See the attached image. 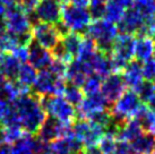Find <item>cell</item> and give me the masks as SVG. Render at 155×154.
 Here are the masks:
<instances>
[{"label": "cell", "instance_id": "obj_2", "mask_svg": "<svg viewBox=\"0 0 155 154\" xmlns=\"http://www.w3.org/2000/svg\"><path fill=\"white\" fill-rule=\"evenodd\" d=\"M6 31L17 36L21 44L30 45L33 41L32 38V21L30 16L24 13L16 5L10 6L4 16Z\"/></svg>", "mask_w": 155, "mask_h": 154}, {"label": "cell", "instance_id": "obj_13", "mask_svg": "<svg viewBox=\"0 0 155 154\" xmlns=\"http://www.w3.org/2000/svg\"><path fill=\"white\" fill-rule=\"evenodd\" d=\"M108 105L109 103L107 102V100L104 99L103 95L101 94V92L97 94L88 95V96L83 99L82 102L77 105V110H76L77 118L88 120L95 113L107 110Z\"/></svg>", "mask_w": 155, "mask_h": 154}, {"label": "cell", "instance_id": "obj_46", "mask_svg": "<svg viewBox=\"0 0 155 154\" xmlns=\"http://www.w3.org/2000/svg\"><path fill=\"white\" fill-rule=\"evenodd\" d=\"M6 12H7V7H6V5L0 0V18L4 17Z\"/></svg>", "mask_w": 155, "mask_h": 154}, {"label": "cell", "instance_id": "obj_35", "mask_svg": "<svg viewBox=\"0 0 155 154\" xmlns=\"http://www.w3.org/2000/svg\"><path fill=\"white\" fill-rule=\"evenodd\" d=\"M136 93L138 94L142 103L146 104L148 100L155 94V83L152 82H143V84L137 89Z\"/></svg>", "mask_w": 155, "mask_h": 154}, {"label": "cell", "instance_id": "obj_20", "mask_svg": "<svg viewBox=\"0 0 155 154\" xmlns=\"http://www.w3.org/2000/svg\"><path fill=\"white\" fill-rule=\"evenodd\" d=\"M143 134H144V128L140 121L135 118H131L120 126L119 132L117 134V138L119 142H126L130 144L139 136H142Z\"/></svg>", "mask_w": 155, "mask_h": 154}, {"label": "cell", "instance_id": "obj_47", "mask_svg": "<svg viewBox=\"0 0 155 154\" xmlns=\"http://www.w3.org/2000/svg\"><path fill=\"white\" fill-rule=\"evenodd\" d=\"M110 0H90V6L91 5H107Z\"/></svg>", "mask_w": 155, "mask_h": 154}, {"label": "cell", "instance_id": "obj_50", "mask_svg": "<svg viewBox=\"0 0 155 154\" xmlns=\"http://www.w3.org/2000/svg\"><path fill=\"white\" fill-rule=\"evenodd\" d=\"M0 154H10V151L7 146H0Z\"/></svg>", "mask_w": 155, "mask_h": 154}, {"label": "cell", "instance_id": "obj_53", "mask_svg": "<svg viewBox=\"0 0 155 154\" xmlns=\"http://www.w3.org/2000/svg\"><path fill=\"white\" fill-rule=\"evenodd\" d=\"M40 154H53L51 152V151L49 150V149H48V150H45V151H43V152H42V153H40Z\"/></svg>", "mask_w": 155, "mask_h": 154}, {"label": "cell", "instance_id": "obj_5", "mask_svg": "<svg viewBox=\"0 0 155 154\" xmlns=\"http://www.w3.org/2000/svg\"><path fill=\"white\" fill-rule=\"evenodd\" d=\"M44 110L51 118L66 125H73L77 120V112L73 104L62 96H41Z\"/></svg>", "mask_w": 155, "mask_h": 154}, {"label": "cell", "instance_id": "obj_36", "mask_svg": "<svg viewBox=\"0 0 155 154\" xmlns=\"http://www.w3.org/2000/svg\"><path fill=\"white\" fill-rule=\"evenodd\" d=\"M142 73H143V78L145 81L155 83V57L143 62Z\"/></svg>", "mask_w": 155, "mask_h": 154}, {"label": "cell", "instance_id": "obj_16", "mask_svg": "<svg viewBox=\"0 0 155 154\" xmlns=\"http://www.w3.org/2000/svg\"><path fill=\"white\" fill-rule=\"evenodd\" d=\"M84 146L74 134L59 137L49 144V150L53 154H82Z\"/></svg>", "mask_w": 155, "mask_h": 154}, {"label": "cell", "instance_id": "obj_55", "mask_svg": "<svg viewBox=\"0 0 155 154\" xmlns=\"http://www.w3.org/2000/svg\"><path fill=\"white\" fill-rule=\"evenodd\" d=\"M113 154H116V153H113Z\"/></svg>", "mask_w": 155, "mask_h": 154}, {"label": "cell", "instance_id": "obj_15", "mask_svg": "<svg viewBox=\"0 0 155 154\" xmlns=\"http://www.w3.org/2000/svg\"><path fill=\"white\" fill-rule=\"evenodd\" d=\"M34 13L38 22L56 25L61 18V5L57 0H41Z\"/></svg>", "mask_w": 155, "mask_h": 154}, {"label": "cell", "instance_id": "obj_9", "mask_svg": "<svg viewBox=\"0 0 155 154\" xmlns=\"http://www.w3.org/2000/svg\"><path fill=\"white\" fill-rule=\"evenodd\" d=\"M73 134L83 146H95L104 135V128L90 120L78 119L73 124Z\"/></svg>", "mask_w": 155, "mask_h": 154}, {"label": "cell", "instance_id": "obj_14", "mask_svg": "<svg viewBox=\"0 0 155 154\" xmlns=\"http://www.w3.org/2000/svg\"><path fill=\"white\" fill-rule=\"evenodd\" d=\"M126 85L121 74L113 73L104 78L101 86V94L103 95L109 104H113L121 94L125 92Z\"/></svg>", "mask_w": 155, "mask_h": 154}, {"label": "cell", "instance_id": "obj_28", "mask_svg": "<svg viewBox=\"0 0 155 154\" xmlns=\"http://www.w3.org/2000/svg\"><path fill=\"white\" fill-rule=\"evenodd\" d=\"M131 7L140 14L146 23H150L155 17V0H134Z\"/></svg>", "mask_w": 155, "mask_h": 154}, {"label": "cell", "instance_id": "obj_17", "mask_svg": "<svg viewBox=\"0 0 155 154\" xmlns=\"http://www.w3.org/2000/svg\"><path fill=\"white\" fill-rule=\"evenodd\" d=\"M28 64L34 67L36 70H44L51 66L53 61V56L51 51L40 47L34 41H32L28 47Z\"/></svg>", "mask_w": 155, "mask_h": 154}, {"label": "cell", "instance_id": "obj_40", "mask_svg": "<svg viewBox=\"0 0 155 154\" xmlns=\"http://www.w3.org/2000/svg\"><path fill=\"white\" fill-rule=\"evenodd\" d=\"M82 154H102L97 146H84Z\"/></svg>", "mask_w": 155, "mask_h": 154}, {"label": "cell", "instance_id": "obj_4", "mask_svg": "<svg viewBox=\"0 0 155 154\" xmlns=\"http://www.w3.org/2000/svg\"><path fill=\"white\" fill-rule=\"evenodd\" d=\"M135 40H136L135 35L125 34V33H121L117 36L111 51L113 73L121 74L128 62L133 60Z\"/></svg>", "mask_w": 155, "mask_h": 154}, {"label": "cell", "instance_id": "obj_30", "mask_svg": "<svg viewBox=\"0 0 155 154\" xmlns=\"http://www.w3.org/2000/svg\"><path fill=\"white\" fill-rule=\"evenodd\" d=\"M102 82H103L102 78L100 76H97L96 74H91V75H88L82 86V90L84 92V94H86L88 96V95L100 93L101 92Z\"/></svg>", "mask_w": 155, "mask_h": 154}, {"label": "cell", "instance_id": "obj_23", "mask_svg": "<svg viewBox=\"0 0 155 154\" xmlns=\"http://www.w3.org/2000/svg\"><path fill=\"white\" fill-rule=\"evenodd\" d=\"M35 135L25 133L21 139L15 142L9 149L10 154H35Z\"/></svg>", "mask_w": 155, "mask_h": 154}, {"label": "cell", "instance_id": "obj_51", "mask_svg": "<svg viewBox=\"0 0 155 154\" xmlns=\"http://www.w3.org/2000/svg\"><path fill=\"white\" fill-rule=\"evenodd\" d=\"M1 1H2L6 6H9V7H10V6H14V5L16 4L17 0H1Z\"/></svg>", "mask_w": 155, "mask_h": 154}, {"label": "cell", "instance_id": "obj_25", "mask_svg": "<svg viewBox=\"0 0 155 154\" xmlns=\"http://www.w3.org/2000/svg\"><path fill=\"white\" fill-rule=\"evenodd\" d=\"M154 143L155 136L148 133H144L142 136H139L137 139L130 143V146L135 154H152L154 149Z\"/></svg>", "mask_w": 155, "mask_h": 154}, {"label": "cell", "instance_id": "obj_12", "mask_svg": "<svg viewBox=\"0 0 155 154\" xmlns=\"http://www.w3.org/2000/svg\"><path fill=\"white\" fill-rule=\"evenodd\" d=\"M71 126L73 125L62 124V122L53 119L51 117H48L36 135L41 141H43L47 144H50L51 142H53L59 137L66 136V135L73 133Z\"/></svg>", "mask_w": 155, "mask_h": 154}, {"label": "cell", "instance_id": "obj_54", "mask_svg": "<svg viewBox=\"0 0 155 154\" xmlns=\"http://www.w3.org/2000/svg\"><path fill=\"white\" fill-rule=\"evenodd\" d=\"M153 154H155V143H154V149H153Z\"/></svg>", "mask_w": 155, "mask_h": 154}, {"label": "cell", "instance_id": "obj_32", "mask_svg": "<svg viewBox=\"0 0 155 154\" xmlns=\"http://www.w3.org/2000/svg\"><path fill=\"white\" fill-rule=\"evenodd\" d=\"M62 96H64L70 104L78 105V104L83 101V99H84V92H83L82 87L71 85V84H69V85L67 84Z\"/></svg>", "mask_w": 155, "mask_h": 154}, {"label": "cell", "instance_id": "obj_34", "mask_svg": "<svg viewBox=\"0 0 155 154\" xmlns=\"http://www.w3.org/2000/svg\"><path fill=\"white\" fill-rule=\"evenodd\" d=\"M5 128V143L9 145H13L15 142L21 139L23 135L25 134L24 129L22 128L21 125H8L4 126Z\"/></svg>", "mask_w": 155, "mask_h": 154}, {"label": "cell", "instance_id": "obj_45", "mask_svg": "<svg viewBox=\"0 0 155 154\" xmlns=\"http://www.w3.org/2000/svg\"><path fill=\"white\" fill-rule=\"evenodd\" d=\"M5 144V128L2 125H0V146Z\"/></svg>", "mask_w": 155, "mask_h": 154}, {"label": "cell", "instance_id": "obj_27", "mask_svg": "<svg viewBox=\"0 0 155 154\" xmlns=\"http://www.w3.org/2000/svg\"><path fill=\"white\" fill-rule=\"evenodd\" d=\"M97 51L99 50H97V47H96L94 41L88 36H83L76 59L82 61V62H88Z\"/></svg>", "mask_w": 155, "mask_h": 154}, {"label": "cell", "instance_id": "obj_18", "mask_svg": "<svg viewBox=\"0 0 155 154\" xmlns=\"http://www.w3.org/2000/svg\"><path fill=\"white\" fill-rule=\"evenodd\" d=\"M122 79L125 85L133 91H137V89L143 84L144 78L142 73V64L138 60H131L122 70Z\"/></svg>", "mask_w": 155, "mask_h": 154}, {"label": "cell", "instance_id": "obj_31", "mask_svg": "<svg viewBox=\"0 0 155 154\" xmlns=\"http://www.w3.org/2000/svg\"><path fill=\"white\" fill-rule=\"evenodd\" d=\"M97 145L102 154H113L116 152L117 145H118L117 135L112 133H104Z\"/></svg>", "mask_w": 155, "mask_h": 154}, {"label": "cell", "instance_id": "obj_43", "mask_svg": "<svg viewBox=\"0 0 155 154\" xmlns=\"http://www.w3.org/2000/svg\"><path fill=\"white\" fill-rule=\"evenodd\" d=\"M147 26H148V34L155 38V17L150 23H147Z\"/></svg>", "mask_w": 155, "mask_h": 154}, {"label": "cell", "instance_id": "obj_44", "mask_svg": "<svg viewBox=\"0 0 155 154\" xmlns=\"http://www.w3.org/2000/svg\"><path fill=\"white\" fill-rule=\"evenodd\" d=\"M147 105H148V109L151 110L152 112H154L155 113V94L152 96L150 100H148V102H147Z\"/></svg>", "mask_w": 155, "mask_h": 154}, {"label": "cell", "instance_id": "obj_7", "mask_svg": "<svg viewBox=\"0 0 155 154\" xmlns=\"http://www.w3.org/2000/svg\"><path fill=\"white\" fill-rule=\"evenodd\" d=\"M142 104L143 103L140 99L135 91L127 90L113 103L110 112L114 121L122 125L128 119H131L135 117L136 112Z\"/></svg>", "mask_w": 155, "mask_h": 154}, {"label": "cell", "instance_id": "obj_3", "mask_svg": "<svg viewBox=\"0 0 155 154\" xmlns=\"http://www.w3.org/2000/svg\"><path fill=\"white\" fill-rule=\"evenodd\" d=\"M86 35L95 42L97 50L111 55L113 42L119 35V28L116 24L105 19H95L90 24Z\"/></svg>", "mask_w": 155, "mask_h": 154}, {"label": "cell", "instance_id": "obj_41", "mask_svg": "<svg viewBox=\"0 0 155 154\" xmlns=\"http://www.w3.org/2000/svg\"><path fill=\"white\" fill-rule=\"evenodd\" d=\"M70 4L79 8H87L90 6V0H70Z\"/></svg>", "mask_w": 155, "mask_h": 154}, {"label": "cell", "instance_id": "obj_42", "mask_svg": "<svg viewBox=\"0 0 155 154\" xmlns=\"http://www.w3.org/2000/svg\"><path fill=\"white\" fill-rule=\"evenodd\" d=\"M113 2H116L118 4L119 6H121L122 8H131V6H133V2L134 0H112Z\"/></svg>", "mask_w": 155, "mask_h": 154}, {"label": "cell", "instance_id": "obj_22", "mask_svg": "<svg viewBox=\"0 0 155 154\" xmlns=\"http://www.w3.org/2000/svg\"><path fill=\"white\" fill-rule=\"evenodd\" d=\"M21 65L13 53L0 52V69L7 79H16Z\"/></svg>", "mask_w": 155, "mask_h": 154}, {"label": "cell", "instance_id": "obj_39", "mask_svg": "<svg viewBox=\"0 0 155 154\" xmlns=\"http://www.w3.org/2000/svg\"><path fill=\"white\" fill-rule=\"evenodd\" d=\"M10 108L12 105L9 104L8 101L5 100L2 96H0V122H4V120L10 111Z\"/></svg>", "mask_w": 155, "mask_h": 154}, {"label": "cell", "instance_id": "obj_26", "mask_svg": "<svg viewBox=\"0 0 155 154\" xmlns=\"http://www.w3.org/2000/svg\"><path fill=\"white\" fill-rule=\"evenodd\" d=\"M36 77H38V72L34 67H32L30 64H22L18 70L17 77L15 81L18 82L21 85L25 86L27 89H30L31 86L34 85L35 81H36Z\"/></svg>", "mask_w": 155, "mask_h": 154}, {"label": "cell", "instance_id": "obj_21", "mask_svg": "<svg viewBox=\"0 0 155 154\" xmlns=\"http://www.w3.org/2000/svg\"><path fill=\"white\" fill-rule=\"evenodd\" d=\"M87 76H88V73L86 68L79 60H71L68 64L65 76L66 82H69L71 85L82 87Z\"/></svg>", "mask_w": 155, "mask_h": 154}, {"label": "cell", "instance_id": "obj_10", "mask_svg": "<svg viewBox=\"0 0 155 154\" xmlns=\"http://www.w3.org/2000/svg\"><path fill=\"white\" fill-rule=\"evenodd\" d=\"M32 38L36 44L47 50H53L61 41V35L56 25L38 22L32 26Z\"/></svg>", "mask_w": 155, "mask_h": 154}, {"label": "cell", "instance_id": "obj_19", "mask_svg": "<svg viewBox=\"0 0 155 154\" xmlns=\"http://www.w3.org/2000/svg\"><path fill=\"white\" fill-rule=\"evenodd\" d=\"M155 55V38L151 35H138L135 40L134 57L138 61H146L154 58Z\"/></svg>", "mask_w": 155, "mask_h": 154}, {"label": "cell", "instance_id": "obj_1", "mask_svg": "<svg viewBox=\"0 0 155 154\" xmlns=\"http://www.w3.org/2000/svg\"><path fill=\"white\" fill-rule=\"evenodd\" d=\"M15 115L24 132L31 135H36L48 115L42 105V99L34 93H27L12 103Z\"/></svg>", "mask_w": 155, "mask_h": 154}, {"label": "cell", "instance_id": "obj_52", "mask_svg": "<svg viewBox=\"0 0 155 154\" xmlns=\"http://www.w3.org/2000/svg\"><path fill=\"white\" fill-rule=\"evenodd\" d=\"M59 4H62V5H65V4H69V1L70 0H57Z\"/></svg>", "mask_w": 155, "mask_h": 154}, {"label": "cell", "instance_id": "obj_8", "mask_svg": "<svg viewBox=\"0 0 155 154\" xmlns=\"http://www.w3.org/2000/svg\"><path fill=\"white\" fill-rule=\"evenodd\" d=\"M67 82L65 78L54 76L49 69L40 70L33 85L34 94L39 96H62Z\"/></svg>", "mask_w": 155, "mask_h": 154}, {"label": "cell", "instance_id": "obj_49", "mask_svg": "<svg viewBox=\"0 0 155 154\" xmlns=\"http://www.w3.org/2000/svg\"><path fill=\"white\" fill-rule=\"evenodd\" d=\"M7 31H6V26H5V23H4V19H1L0 18V36L1 35H4Z\"/></svg>", "mask_w": 155, "mask_h": 154}, {"label": "cell", "instance_id": "obj_24", "mask_svg": "<svg viewBox=\"0 0 155 154\" xmlns=\"http://www.w3.org/2000/svg\"><path fill=\"white\" fill-rule=\"evenodd\" d=\"M82 40V34L74 33V32H69L68 34H66L64 38H61V45H62L64 50L71 60L77 57L78 49H79Z\"/></svg>", "mask_w": 155, "mask_h": 154}, {"label": "cell", "instance_id": "obj_11", "mask_svg": "<svg viewBox=\"0 0 155 154\" xmlns=\"http://www.w3.org/2000/svg\"><path fill=\"white\" fill-rule=\"evenodd\" d=\"M119 31L121 33L130 35H146L148 34V26L144 18L135 9L128 8L119 23ZM150 35V34H148Z\"/></svg>", "mask_w": 155, "mask_h": 154}, {"label": "cell", "instance_id": "obj_37", "mask_svg": "<svg viewBox=\"0 0 155 154\" xmlns=\"http://www.w3.org/2000/svg\"><path fill=\"white\" fill-rule=\"evenodd\" d=\"M41 0H17L16 1V6L22 9L24 13L27 15H31L32 13H34L36 7L39 6Z\"/></svg>", "mask_w": 155, "mask_h": 154}, {"label": "cell", "instance_id": "obj_29", "mask_svg": "<svg viewBox=\"0 0 155 154\" xmlns=\"http://www.w3.org/2000/svg\"><path fill=\"white\" fill-rule=\"evenodd\" d=\"M126 9L122 8L121 6L118 4L113 2L112 0H110L108 4L105 5V12H104L103 19L113 23V24H119L125 15Z\"/></svg>", "mask_w": 155, "mask_h": 154}, {"label": "cell", "instance_id": "obj_48", "mask_svg": "<svg viewBox=\"0 0 155 154\" xmlns=\"http://www.w3.org/2000/svg\"><path fill=\"white\" fill-rule=\"evenodd\" d=\"M6 81H7V78L5 77V75L2 74V72H1V69H0V92H1V90H2V87H4L5 83H6Z\"/></svg>", "mask_w": 155, "mask_h": 154}, {"label": "cell", "instance_id": "obj_38", "mask_svg": "<svg viewBox=\"0 0 155 154\" xmlns=\"http://www.w3.org/2000/svg\"><path fill=\"white\" fill-rule=\"evenodd\" d=\"M28 47L30 45H19L13 51V55L17 58L21 64H25L28 61Z\"/></svg>", "mask_w": 155, "mask_h": 154}, {"label": "cell", "instance_id": "obj_33", "mask_svg": "<svg viewBox=\"0 0 155 154\" xmlns=\"http://www.w3.org/2000/svg\"><path fill=\"white\" fill-rule=\"evenodd\" d=\"M19 45H23V44H21L17 36L10 34L8 32H6L4 35L0 36V52L13 53L14 50Z\"/></svg>", "mask_w": 155, "mask_h": 154}, {"label": "cell", "instance_id": "obj_6", "mask_svg": "<svg viewBox=\"0 0 155 154\" xmlns=\"http://www.w3.org/2000/svg\"><path fill=\"white\" fill-rule=\"evenodd\" d=\"M60 22L69 32L82 34L84 32L86 33L92 23V16L86 8H79L71 4H65L61 6Z\"/></svg>", "mask_w": 155, "mask_h": 154}]
</instances>
